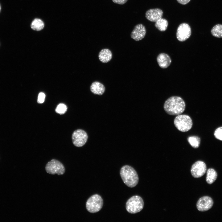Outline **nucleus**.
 Segmentation results:
<instances>
[{"label":"nucleus","instance_id":"3","mask_svg":"<svg viewBox=\"0 0 222 222\" xmlns=\"http://www.w3.org/2000/svg\"><path fill=\"white\" fill-rule=\"evenodd\" d=\"M174 124L179 130L182 132H186L191 129L193 123L191 119L189 116L180 114L175 118Z\"/></svg>","mask_w":222,"mask_h":222},{"label":"nucleus","instance_id":"19","mask_svg":"<svg viewBox=\"0 0 222 222\" xmlns=\"http://www.w3.org/2000/svg\"><path fill=\"white\" fill-rule=\"evenodd\" d=\"M212 35L215 37L222 38V25L217 24L215 25L211 30Z\"/></svg>","mask_w":222,"mask_h":222},{"label":"nucleus","instance_id":"12","mask_svg":"<svg viewBox=\"0 0 222 222\" xmlns=\"http://www.w3.org/2000/svg\"><path fill=\"white\" fill-rule=\"evenodd\" d=\"M163 12L161 9L157 8L150 9L146 11L145 14L146 18L150 21L155 22L162 18Z\"/></svg>","mask_w":222,"mask_h":222},{"label":"nucleus","instance_id":"2","mask_svg":"<svg viewBox=\"0 0 222 222\" xmlns=\"http://www.w3.org/2000/svg\"><path fill=\"white\" fill-rule=\"evenodd\" d=\"M121 178L124 183L130 187H135L138 182V177L135 170L130 166H123L120 171Z\"/></svg>","mask_w":222,"mask_h":222},{"label":"nucleus","instance_id":"23","mask_svg":"<svg viewBox=\"0 0 222 222\" xmlns=\"http://www.w3.org/2000/svg\"><path fill=\"white\" fill-rule=\"evenodd\" d=\"M45 95L43 92H40L39 93L37 100L38 103L40 104L43 103L44 101Z\"/></svg>","mask_w":222,"mask_h":222},{"label":"nucleus","instance_id":"21","mask_svg":"<svg viewBox=\"0 0 222 222\" xmlns=\"http://www.w3.org/2000/svg\"><path fill=\"white\" fill-rule=\"evenodd\" d=\"M67 107L64 104L60 103L57 106L55 109L56 112L60 114H64L67 111Z\"/></svg>","mask_w":222,"mask_h":222},{"label":"nucleus","instance_id":"17","mask_svg":"<svg viewBox=\"0 0 222 222\" xmlns=\"http://www.w3.org/2000/svg\"><path fill=\"white\" fill-rule=\"evenodd\" d=\"M30 26L33 30L39 31L43 29L44 23L41 19L35 18L31 22Z\"/></svg>","mask_w":222,"mask_h":222},{"label":"nucleus","instance_id":"13","mask_svg":"<svg viewBox=\"0 0 222 222\" xmlns=\"http://www.w3.org/2000/svg\"><path fill=\"white\" fill-rule=\"evenodd\" d=\"M157 60L159 67L162 68H168L171 62L170 56L165 53H161L159 54L157 57Z\"/></svg>","mask_w":222,"mask_h":222},{"label":"nucleus","instance_id":"8","mask_svg":"<svg viewBox=\"0 0 222 222\" xmlns=\"http://www.w3.org/2000/svg\"><path fill=\"white\" fill-rule=\"evenodd\" d=\"M191 28L189 25L185 23L180 24L178 27L176 32V38L179 41L183 42L191 36Z\"/></svg>","mask_w":222,"mask_h":222},{"label":"nucleus","instance_id":"6","mask_svg":"<svg viewBox=\"0 0 222 222\" xmlns=\"http://www.w3.org/2000/svg\"><path fill=\"white\" fill-rule=\"evenodd\" d=\"M46 171L52 175L57 174L58 175H63L65 169L62 163L59 161L53 159L49 162L45 166Z\"/></svg>","mask_w":222,"mask_h":222},{"label":"nucleus","instance_id":"25","mask_svg":"<svg viewBox=\"0 0 222 222\" xmlns=\"http://www.w3.org/2000/svg\"><path fill=\"white\" fill-rule=\"evenodd\" d=\"M180 4L186 5L191 0H176Z\"/></svg>","mask_w":222,"mask_h":222},{"label":"nucleus","instance_id":"10","mask_svg":"<svg viewBox=\"0 0 222 222\" xmlns=\"http://www.w3.org/2000/svg\"><path fill=\"white\" fill-rule=\"evenodd\" d=\"M213 204L212 199L208 196H204L200 198L196 204L197 209L201 212H205L211 209Z\"/></svg>","mask_w":222,"mask_h":222},{"label":"nucleus","instance_id":"18","mask_svg":"<svg viewBox=\"0 0 222 222\" xmlns=\"http://www.w3.org/2000/svg\"><path fill=\"white\" fill-rule=\"evenodd\" d=\"M155 26L159 31H164L167 29L168 22L166 19L161 18L155 22Z\"/></svg>","mask_w":222,"mask_h":222},{"label":"nucleus","instance_id":"9","mask_svg":"<svg viewBox=\"0 0 222 222\" xmlns=\"http://www.w3.org/2000/svg\"><path fill=\"white\" fill-rule=\"evenodd\" d=\"M207 171L205 163L201 161H198L194 163L191 169V174L195 178H199L203 176Z\"/></svg>","mask_w":222,"mask_h":222},{"label":"nucleus","instance_id":"22","mask_svg":"<svg viewBox=\"0 0 222 222\" xmlns=\"http://www.w3.org/2000/svg\"><path fill=\"white\" fill-rule=\"evenodd\" d=\"M214 135L216 138L222 141V126L216 129L214 132Z\"/></svg>","mask_w":222,"mask_h":222},{"label":"nucleus","instance_id":"20","mask_svg":"<svg viewBox=\"0 0 222 222\" xmlns=\"http://www.w3.org/2000/svg\"><path fill=\"white\" fill-rule=\"evenodd\" d=\"M200 138L195 136H191L187 138V141L190 144L193 148H198L200 143Z\"/></svg>","mask_w":222,"mask_h":222},{"label":"nucleus","instance_id":"15","mask_svg":"<svg viewBox=\"0 0 222 222\" xmlns=\"http://www.w3.org/2000/svg\"><path fill=\"white\" fill-rule=\"evenodd\" d=\"M112 54L111 51L108 49H102L99 52L98 57L102 63H106L112 59Z\"/></svg>","mask_w":222,"mask_h":222},{"label":"nucleus","instance_id":"16","mask_svg":"<svg viewBox=\"0 0 222 222\" xmlns=\"http://www.w3.org/2000/svg\"><path fill=\"white\" fill-rule=\"evenodd\" d=\"M217 174L216 171L213 169L209 168L207 171L206 181L208 183L211 184L216 180Z\"/></svg>","mask_w":222,"mask_h":222},{"label":"nucleus","instance_id":"26","mask_svg":"<svg viewBox=\"0 0 222 222\" xmlns=\"http://www.w3.org/2000/svg\"><path fill=\"white\" fill-rule=\"evenodd\" d=\"M0 10H1V6H0Z\"/></svg>","mask_w":222,"mask_h":222},{"label":"nucleus","instance_id":"11","mask_svg":"<svg viewBox=\"0 0 222 222\" xmlns=\"http://www.w3.org/2000/svg\"><path fill=\"white\" fill-rule=\"evenodd\" d=\"M146 30L145 27L142 24L136 25L130 34L132 38L136 41L142 39L145 36Z\"/></svg>","mask_w":222,"mask_h":222},{"label":"nucleus","instance_id":"4","mask_svg":"<svg viewBox=\"0 0 222 222\" xmlns=\"http://www.w3.org/2000/svg\"><path fill=\"white\" fill-rule=\"evenodd\" d=\"M144 203L142 199L138 195L130 198L126 204V209L131 214H135L141 211L143 208Z\"/></svg>","mask_w":222,"mask_h":222},{"label":"nucleus","instance_id":"14","mask_svg":"<svg viewBox=\"0 0 222 222\" xmlns=\"http://www.w3.org/2000/svg\"><path fill=\"white\" fill-rule=\"evenodd\" d=\"M105 88L104 85L98 81L93 82L90 86V90L94 94L101 95L105 91Z\"/></svg>","mask_w":222,"mask_h":222},{"label":"nucleus","instance_id":"5","mask_svg":"<svg viewBox=\"0 0 222 222\" xmlns=\"http://www.w3.org/2000/svg\"><path fill=\"white\" fill-rule=\"evenodd\" d=\"M103 204L101 197L99 195L95 194L90 197L86 202L87 210L91 213H96L101 210Z\"/></svg>","mask_w":222,"mask_h":222},{"label":"nucleus","instance_id":"1","mask_svg":"<svg viewBox=\"0 0 222 222\" xmlns=\"http://www.w3.org/2000/svg\"><path fill=\"white\" fill-rule=\"evenodd\" d=\"M186 105L183 99L178 96H172L165 101L163 108L166 112L171 115H178L182 113L185 109Z\"/></svg>","mask_w":222,"mask_h":222},{"label":"nucleus","instance_id":"7","mask_svg":"<svg viewBox=\"0 0 222 222\" xmlns=\"http://www.w3.org/2000/svg\"><path fill=\"white\" fill-rule=\"evenodd\" d=\"M88 138L86 132L81 129L77 130L73 132L72 140L73 145L77 147L83 146L86 142Z\"/></svg>","mask_w":222,"mask_h":222},{"label":"nucleus","instance_id":"27","mask_svg":"<svg viewBox=\"0 0 222 222\" xmlns=\"http://www.w3.org/2000/svg\"></svg>","mask_w":222,"mask_h":222},{"label":"nucleus","instance_id":"24","mask_svg":"<svg viewBox=\"0 0 222 222\" xmlns=\"http://www.w3.org/2000/svg\"><path fill=\"white\" fill-rule=\"evenodd\" d=\"M112 1L115 3L123 5L128 0H112Z\"/></svg>","mask_w":222,"mask_h":222}]
</instances>
